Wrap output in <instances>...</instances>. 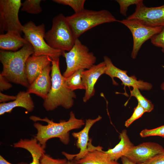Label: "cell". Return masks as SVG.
Here are the masks:
<instances>
[{
    "label": "cell",
    "instance_id": "obj_14",
    "mask_svg": "<svg viewBox=\"0 0 164 164\" xmlns=\"http://www.w3.org/2000/svg\"><path fill=\"white\" fill-rule=\"evenodd\" d=\"M106 69L105 64L103 61L94 65L82 72V79L85 88V92L83 98L84 102H86L94 96L95 85L101 76L105 74Z\"/></svg>",
    "mask_w": 164,
    "mask_h": 164
},
{
    "label": "cell",
    "instance_id": "obj_19",
    "mask_svg": "<svg viewBox=\"0 0 164 164\" xmlns=\"http://www.w3.org/2000/svg\"><path fill=\"white\" fill-rule=\"evenodd\" d=\"M13 147L25 149L30 152L32 161L29 164H39L41 158L45 152V149L35 137L30 139H21L14 144Z\"/></svg>",
    "mask_w": 164,
    "mask_h": 164
},
{
    "label": "cell",
    "instance_id": "obj_18",
    "mask_svg": "<svg viewBox=\"0 0 164 164\" xmlns=\"http://www.w3.org/2000/svg\"><path fill=\"white\" fill-rule=\"evenodd\" d=\"M28 42L16 31H10L0 35V48L2 50L15 52Z\"/></svg>",
    "mask_w": 164,
    "mask_h": 164
},
{
    "label": "cell",
    "instance_id": "obj_7",
    "mask_svg": "<svg viewBox=\"0 0 164 164\" xmlns=\"http://www.w3.org/2000/svg\"><path fill=\"white\" fill-rule=\"evenodd\" d=\"M22 32L24 38L33 48L34 55L47 56L53 60L63 55L62 51L51 48L46 43L44 38L46 32L43 23L37 26L32 21H29L23 26Z\"/></svg>",
    "mask_w": 164,
    "mask_h": 164
},
{
    "label": "cell",
    "instance_id": "obj_27",
    "mask_svg": "<svg viewBox=\"0 0 164 164\" xmlns=\"http://www.w3.org/2000/svg\"><path fill=\"white\" fill-rule=\"evenodd\" d=\"M120 6V13L124 16H127L128 7L131 5H136L143 2L142 0H116Z\"/></svg>",
    "mask_w": 164,
    "mask_h": 164
},
{
    "label": "cell",
    "instance_id": "obj_37",
    "mask_svg": "<svg viewBox=\"0 0 164 164\" xmlns=\"http://www.w3.org/2000/svg\"><path fill=\"white\" fill-rule=\"evenodd\" d=\"M162 67L164 68V66H163ZM161 88L162 90L164 91V82H163L161 85Z\"/></svg>",
    "mask_w": 164,
    "mask_h": 164
},
{
    "label": "cell",
    "instance_id": "obj_2",
    "mask_svg": "<svg viewBox=\"0 0 164 164\" xmlns=\"http://www.w3.org/2000/svg\"><path fill=\"white\" fill-rule=\"evenodd\" d=\"M34 53L33 48L29 42L16 51L1 50L0 60L3 69L0 74L9 82L28 88L30 84L26 73V64Z\"/></svg>",
    "mask_w": 164,
    "mask_h": 164
},
{
    "label": "cell",
    "instance_id": "obj_25",
    "mask_svg": "<svg viewBox=\"0 0 164 164\" xmlns=\"http://www.w3.org/2000/svg\"><path fill=\"white\" fill-rule=\"evenodd\" d=\"M57 3L68 5L74 10L75 13L80 12L84 9L85 0H53Z\"/></svg>",
    "mask_w": 164,
    "mask_h": 164
},
{
    "label": "cell",
    "instance_id": "obj_17",
    "mask_svg": "<svg viewBox=\"0 0 164 164\" xmlns=\"http://www.w3.org/2000/svg\"><path fill=\"white\" fill-rule=\"evenodd\" d=\"M17 107L26 109L27 111H32L34 108V102L30 94L27 91H20L16 95V99L13 101L0 104V115L6 113H10L12 109Z\"/></svg>",
    "mask_w": 164,
    "mask_h": 164
},
{
    "label": "cell",
    "instance_id": "obj_31",
    "mask_svg": "<svg viewBox=\"0 0 164 164\" xmlns=\"http://www.w3.org/2000/svg\"><path fill=\"white\" fill-rule=\"evenodd\" d=\"M144 164H164V152L155 156Z\"/></svg>",
    "mask_w": 164,
    "mask_h": 164
},
{
    "label": "cell",
    "instance_id": "obj_16",
    "mask_svg": "<svg viewBox=\"0 0 164 164\" xmlns=\"http://www.w3.org/2000/svg\"><path fill=\"white\" fill-rule=\"evenodd\" d=\"M52 61L47 56H36L32 54L28 58L26 64V73L30 84Z\"/></svg>",
    "mask_w": 164,
    "mask_h": 164
},
{
    "label": "cell",
    "instance_id": "obj_6",
    "mask_svg": "<svg viewBox=\"0 0 164 164\" xmlns=\"http://www.w3.org/2000/svg\"><path fill=\"white\" fill-rule=\"evenodd\" d=\"M62 55L65 58L67 64L63 75L65 78L78 70L89 69L95 65L97 60L94 53L90 52L88 47L78 39H76L71 50L67 52H63Z\"/></svg>",
    "mask_w": 164,
    "mask_h": 164
},
{
    "label": "cell",
    "instance_id": "obj_29",
    "mask_svg": "<svg viewBox=\"0 0 164 164\" xmlns=\"http://www.w3.org/2000/svg\"><path fill=\"white\" fill-rule=\"evenodd\" d=\"M67 161L66 159H55L44 153L41 158L39 164H66Z\"/></svg>",
    "mask_w": 164,
    "mask_h": 164
},
{
    "label": "cell",
    "instance_id": "obj_22",
    "mask_svg": "<svg viewBox=\"0 0 164 164\" xmlns=\"http://www.w3.org/2000/svg\"><path fill=\"white\" fill-rule=\"evenodd\" d=\"M84 70H78L69 77L65 78L68 87L74 91L76 90H85V87L82 79V73Z\"/></svg>",
    "mask_w": 164,
    "mask_h": 164
},
{
    "label": "cell",
    "instance_id": "obj_34",
    "mask_svg": "<svg viewBox=\"0 0 164 164\" xmlns=\"http://www.w3.org/2000/svg\"><path fill=\"white\" fill-rule=\"evenodd\" d=\"M121 160L122 164H144V163L141 164L134 163L125 156H123L121 158Z\"/></svg>",
    "mask_w": 164,
    "mask_h": 164
},
{
    "label": "cell",
    "instance_id": "obj_30",
    "mask_svg": "<svg viewBox=\"0 0 164 164\" xmlns=\"http://www.w3.org/2000/svg\"><path fill=\"white\" fill-rule=\"evenodd\" d=\"M150 40L153 45L161 48L162 51L164 53V29L159 33L154 36Z\"/></svg>",
    "mask_w": 164,
    "mask_h": 164
},
{
    "label": "cell",
    "instance_id": "obj_23",
    "mask_svg": "<svg viewBox=\"0 0 164 164\" xmlns=\"http://www.w3.org/2000/svg\"><path fill=\"white\" fill-rule=\"evenodd\" d=\"M130 91L131 97H135L138 101V103L145 109L146 112H149L153 110V104L142 94L138 88L134 87L132 90H130Z\"/></svg>",
    "mask_w": 164,
    "mask_h": 164
},
{
    "label": "cell",
    "instance_id": "obj_32",
    "mask_svg": "<svg viewBox=\"0 0 164 164\" xmlns=\"http://www.w3.org/2000/svg\"><path fill=\"white\" fill-rule=\"evenodd\" d=\"M12 87V85L4 77L0 74V92L8 90Z\"/></svg>",
    "mask_w": 164,
    "mask_h": 164
},
{
    "label": "cell",
    "instance_id": "obj_28",
    "mask_svg": "<svg viewBox=\"0 0 164 164\" xmlns=\"http://www.w3.org/2000/svg\"><path fill=\"white\" fill-rule=\"evenodd\" d=\"M145 112V109L138 103L137 106L135 108L132 116L125 121V126L126 127H129L135 120L141 117Z\"/></svg>",
    "mask_w": 164,
    "mask_h": 164
},
{
    "label": "cell",
    "instance_id": "obj_10",
    "mask_svg": "<svg viewBox=\"0 0 164 164\" xmlns=\"http://www.w3.org/2000/svg\"><path fill=\"white\" fill-rule=\"evenodd\" d=\"M102 119L100 115L94 119L86 120L84 128L80 131L72 133L73 136L77 139L76 145L80 149L78 153L71 154L65 152H62L68 160L74 159L77 161L83 158L88 152L95 150H102V147L98 146H95L92 144V139L89 138V133L92 126Z\"/></svg>",
    "mask_w": 164,
    "mask_h": 164
},
{
    "label": "cell",
    "instance_id": "obj_9",
    "mask_svg": "<svg viewBox=\"0 0 164 164\" xmlns=\"http://www.w3.org/2000/svg\"><path fill=\"white\" fill-rule=\"evenodd\" d=\"M118 22L127 27L132 34L133 45L131 56L133 59L136 58L140 49L145 42L151 39L164 29L162 27H150L138 21L127 18L118 20Z\"/></svg>",
    "mask_w": 164,
    "mask_h": 164
},
{
    "label": "cell",
    "instance_id": "obj_15",
    "mask_svg": "<svg viewBox=\"0 0 164 164\" xmlns=\"http://www.w3.org/2000/svg\"><path fill=\"white\" fill-rule=\"evenodd\" d=\"M47 66L30 84L27 91L29 94H33L44 100L47 97L51 87V78L50 76L51 66Z\"/></svg>",
    "mask_w": 164,
    "mask_h": 164
},
{
    "label": "cell",
    "instance_id": "obj_33",
    "mask_svg": "<svg viewBox=\"0 0 164 164\" xmlns=\"http://www.w3.org/2000/svg\"><path fill=\"white\" fill-rule=\"evenodd\" d=\"M16 98V96H11L5 94L0 92V102L1 103L11 100H14Z\"/></svg>",
    "mask_w": 164,
    "mask_h": 164
},
{
    "label": "cell",
    "instance_id": "obj_5",
    "mask_svg": "<svg viewBox=\"0 0 164 164\" xmlns=\"http://www.w3.org/2000/svg\"><path fill=\"white\" fill-rule=\"evenodd\" d=\"M44 38L50 47L63 52L70 51L77 39L66 17L62 13L53 18L51 29L46 32Z\"/></svg>",
    "mask_w": 164,
    "mask_h": 164
},
{
    "label": "cell",
    "instance_id": "obj_26",
    "mask_svg": "<svg viewBox=\"0 0 164 164\" xmlns=\"http://www.w3.org/2000/svg\"><path fill=\"white\" fill-rule=\"evenodd\" d=\"M140 136L145 138L152 136H159L164 137V125L152 129H145L140 133Z\"/></svg>",
    "mask_w": 164,
    "mask_h": 164
},
{
    "label": "cell",
    "instance_id": "obj_35",
    "mask_svg": "<svg viewBox=\"0 0 164 164\" xmlns=\"http://www.w3.org/2000/svg\"><path fill=\"white\" fill-rule=\"evenodd\" d=\"M0 164H12L6 160L1 155H0ZM18 164H27V163L24 162H21Z\"/></svg>",
    "mask_w": 164,
    "mask_h": 164
},
{
    "label": "cell",
    "instance_id": "obj_11",
    "mask_svg": "<svg viewBox=\"0 0 164 164\" xmlns=\"http://www.w3.org/2000/svg\"><path fill=\"white\" fill-rule=\"evenodd\" d=\"M127 19L138 21L150 27L164 28V4L149 7L142 2L136 5L135 12Z\"/></svg>",
    "mask_w": 164,
    "mask_h": 164
},
{
    "label": "cell",
    "instance_id": "obj_21",
    "mask_svg": "<svg viewBox=\"0 0 164 164\" xmlns=\"http://www.w3.org/2000/svg\"><path fill=\"white\" fill-rule=\"evenodd\" d=\"M76 161L79 164H120L117 161L111 159L102 149L89 152L83 158Z\"/></svg>",
    "mask_w": 164,
    "mask_h": 164
},
{
    "label": "cell",
    "instance_id": "obj_36",
    "mask_svg": "<svg viewBox=\"0 0 164 164\" xmlns=\"http://www.w3.org/2000/svg\"><path fill=\"white\" fill-rule=\"evenodd\" d=\"M66 164H79L74 159H72L71 160H68Z\"/></svg>",
    "mask_w": 164,
    "mask_h": 164
},
{
    "label": "cell",
    "instance_id": "obj_12",
    "mask_svg": "<svg viewBox=\"0 0 164 164\" xmlns=\"http://www.w3.org/2000/svg\"><path fill=\"white\" fill-rule=\"evenodd\" d=\"M104 59L106 67L105 74L111 77L113 84H118L114 80V78L117 77L121 81L122 84L124 86V89L126 86L136 87L142 90H149L152 87V85L150 83L141 80H137L134 76H129L126 71L121 70L115 66L108 57L104 56Z\"/></svg>",
    "mask_w": 164,
    "mask_h": 164
},
{
    "label": "cell",
    "instance_id": "obj_1",
    "mask_svg": "<svg viewBox=\"0 0 164 164\" xmlns=\"http://www.w3.org/2000/svg\"><path fill=\"white\" fill-rule=\"evenodd\" d=\"M29 119L35 122L33 126L37 133L34 137L44 149L48 140L54 138H58L63 143L68 144L70 141V131L81 128L85 123L82 119L77 118L73 111L70 112L68 121L62 120L59 123L54 122L52 119L50 120L46 117L42 118L31 116Z\"/></svg>",
    "mask_w": 164,
    "mask_h": 164
},
{
    "label": "cell",
    "instance_id": "obj_13",
    "mask_svg": "<svg viewBox=\"0 0 164 164\" xmlns=\"http://www.w3.org/2000/svg\"><path fill=\"white\" fill-rule=\"evenodd\" d=\"M164 152V148L154 142H144L128 150L124 156L136 164L143 163L159 154Z\"/></svg>",
    "mask_w": 164,
    "mask_h": 164
},
{
    "label": "cell",
    "instance_id": "obj_24",
    "mask_svg": "<svg viewBox=\"0 0 164 164\" xmlns=\"http://www.w3.org/2000/svg\"><path fill=\"white\" fill-rule=\"evenodd\" d=\"M41 0H26L22 3L21 11L29 13L37 14L42 11L40 6Z\"/></svg>",
    "mask_w": 164,
    "mask_h": 164
},
{
    "label": "cell",
    "instance_id": "obj_8",
    "mask_svg": "<svg viewBox=\"0 0 164 164\" xmlns=\"http://www.w3.org/2000/svg\"><path fill=\"white\" fill-rule=\"evenodd\" d=\"M22 3L20 0H0V30L2 32L16 31L21 34L23 26L19 18Z\"/></svg>",
    "mask_w": 164,
    "mask_h": 164
},
{
    "label": "cell",
    "instance_id": "obj_4",
    "mask_svg": "<svg viewBox=\"0 0 164 164\" xmlns=\"http://www.w3.org/2000/svg\"><path fill=\"white\" fill-rule=\"evenodd\" d=\"M66 18L76 39H78L81 35L94 27L118 21L107 10L95 11L84 9Z\"/></svg>",
    "mask_w": 164,
    "mask_h": 164
},
{
    "label": "cell",
    "instance_id": "obj_3",
    "mask_svg": "<svg viewBox=\"0 0 164 164\" xmlns=\"http://www.w3.org/2000/svg\"><path fill=\"white\" fill-rule=\"evenodd\" d=\"M51 64V87L44 100L43 107L48 111L53 110L59 106L69 109L73 105L76 94L68 87L65 78L61 73L59 58L52 60Z\"/></svg>",
    "mask_w": 164,
    "mask_h": 164
},
{
    "label": "cell",
    "instance_id": "obj_20",
    "mask_svg": "<svg viewBox=\"0 0 164 164\" xmlns=\"http://www.w3.org/2000/svg\"><path fill=\"white\" fill-rule=\"evenodd\" d=\"M119 138L120 139L119 142L114 148L104 151L111 159L116 161L124 156L129 149L134 145L126 130H123L120 133Z\"/></svg>",
    "mask_w": 164,
    "mask_h": 164
}]
</instances>
